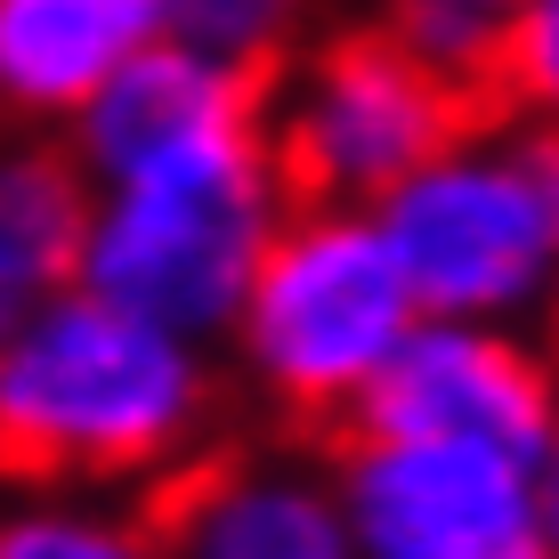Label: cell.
Masks as SVG:
<instances>
[{
  "label": "cell",
  "instance_id": "cell-1",
  "mask_svg": "<svg viewBox=\"0 0 559 559\" xmlns=\"http://www.w3.org/2000/svg\"><path fill=\"white\" fill-rule=\"evenodd\" d=\"M219 421L211 341L66 284L0 341V478L33 495H154Z\"/></svg>",
  "mask_w": 559,
  "mask_h": 559
},
{
  "label": "cell",
  "instance_id": "cell-2",
  "mask_svg": "<svg viewBox=\"0 0 559 559\" xmlns=\"http://www.w3.org/2000/svg\"><path fill=\"white\" fill-rule=\"evenodd\" d=\"M284 211L293 195L267 154V114L203 130L114 179H90L73 284L139 308L187 341H219Z\"/></svg>",
  "mask_w": 559,
  "mask_h": 559
},
{
  "label": "cell",
  "instance_id": "cell-3",
  "mask_svg": "<svg viewBox=\"0 0 559 559\" xmlns=\"http://www.w3.org/2000/svg\"><path fill=\"white\" fill-rule=\"evenodd\" d=\"M414 284L373 211L293 203L227 317V357L300 430H349L357 397L414 333Z\"/></svg>",
  "mask_w": 559,
  "mask_h": 559
},
{
  "label": "cell",
  "instance_id": "cell-4",
  "mask_svg": "<svg viewBox=\"0 0 559 559\" xmlns=\"http://www.w3.org/2000/svg\"><path fill=\"white\" fill-rule=\"evenodd\" d=\"M373 219L421 317L535 324L559 284V187L544 163V122L527 114H478L454 130L373 203Z\"/></svg>",
  "mask_w": 559,
  "mask_h": 559
},
{
  "label": "cell",
  "instance_id": "cell-5",
  "mask_svg": "<svg viewBox=\"0 0 559 559\" xmlns=\"http://www.w3.org/2000/svg\"><path fill=\"white\" fill-rule=\"evenodd\" d=\"M471 122L478 90L421 66L390 25L317 33L267 73V154L293 203L373 211L406 170H421Z\"/></svg>",
  "mask_w": 559,
  "mask_h": 559
},
{
  "label": "cell",
  "instance_id": "cell-6",
  "mask_svg": "<svg viewBox=\"0 0 559 559\" xmlns=\"http://www.w3.org/2000/svg\"><path fill=\"white\" fill-rule=\"evenodd\" d=\"M324 471L357 559H559L535 503V462L447 438L341 430Z\"/></svg>",
  "mask_w": 559,
  "mask_h": 559
},
{
  "label": "cell",
  "instance_id": "cell-7",
  "mask_svg": "<svg viewBox=\"0 0 559 559\" xmlns=\"http://www.w3.org/2000/svg\"><path fill=\"white\" fill-rule=\"evenodd\" d=\"M349 430L365 438H447L535 462L559 430V357L535 324H478V317H414L390 349L373 390L357 397Z\"/></svg>",
  "mask_w": 559,
  "mask_h": 559
},
{
  "label": "cell",
  "instance_id": "cell-8",
  "mask_svg": "<svg viewBox=\"0 0 559 559\" xmlns=\"http://www.w3.org/2000/svg\"><path fill=\"white\" fill-rule=\"evenodd\" d=\"M146 527L163 559H357L333 471L308 454H195L146 495Z\"/></svg>",
  "mask_w": 559,
  "mask_h": 559
},
{
  "label": "cell",
  "instance_id": "cell-9",
  "mask_svg": "<svg viewBox=\"0 0 559 559\" xmlns=\"http://www.w3.org/2000/svg\"><path fill=\"white\" fill-rule=\"evenodd\" d=\"M146 41H163L154 0H0V122L16 139H66Z\"/></svg>",
  "mask_w": 559,
  "mask_h": 559
},
{
  "label": "cell",
  "instance_id": "cell-10",
  "mask_svg": "<svg viewBox=\"0 0 559 559\" xmlns=\"http://www.w3.org/2000/svg\"><path fill=\"white\" fill-rule=\"evenodd\" d=\"M252 114H267V82H252L236 66H211V57L179 49V41H146L98 98L73 114L66 154L82 163V179H114V170L146 163V154L187 146L227 122H252Z\"/></svg>",
  "mask_w": 559,
  "mask_h": 559
},
{
  "label": "cell",
  "instance_id": "cell-11",
  "mask_svg": "<svg viewBox=\"0 0 559 559\" xmlns=\"http://www.w3.org/2000/svg\"><path fill=\"white\" fill-rule=\"evenodd\" d=\"M82 219H90V179L66 154V139L0 146V341L73 284Z\"/></svg>",
  "mask_w": 559,
  "mask_h": 559
},
{
  "label": "cell",
  "instance_id": "cell-12",
  "mask_svg": "<svg viewBox=\"0 0 559 559\" xmlns=\"http://www.w3.org/2000/svg\"><path fill=\"white\" fill-rule=\"evenodd\" d=\"M154 16H163V41L267 82V73L308 41L317 0H154Z\"/></svg>",
  "mask_w": 559,
  "mask_h": 559
},
{
  "label": "cell",
  "instance_id": "cell-13",
  "mask_svg": "<svg viewBox=\"0 0 559 559\" xmlns=\"http://www.w3.org/2000/svg\"><path fill=\"white\" fill-rule=\"evenodd\" d=\"M0 559H163V544L114 495H25L0 511Z\"/></svg>",
  "mask_w": 559,
  "mask_h": 559
},
{
  "label": "cell",
  "instance_id": "cell-14",
  "mask_svg": "<svg viewBox=\"0 0 559 559\" xmlns=\"http://www.w3.org/2000/svg\"><path fill=\"white\" fill-rule=\"evenodd\" d=\"M487 90L503 98V114L559 122V0H519L503 16L487 57Z\"/></svg>",
  "mask_w": 559,
  "mask_h": 559
},
{
  "label": "cell",
  "instance_id": "cell-15",
  "mask_svg": "<svg viewBox=\"0 0 559 559\" xmlns=\"http://www.w3.org/2000/svg\"><path fill=\"white\" fill-rule=\"evenodd\" d=\"M381 25H390L397 41L421 57V66H438L447 82L487 90V57H495V33H503V25L454 9V0H390V16H381Z\"/></svg>",
  "mask_w": 559,
  "mask_h": 559
},
{
  "label": "cell",
  "instance_id": "cell-16",
  "mask_svg": "<svg viewBox=\"0 0 559 559\" xmlns=\"http://www.w3.org/2000/svg\"><path fill=\"white\" fill-rule=\"evenodd\" d=\"M535 503H544V527H551V551H559V430L535 454Z\"/></svg>",
  "mask_w": 559,
  "mask_h": 559
},
{
  "label": "cell",
  "instance_id": "cell-17",
  "mask_svg": "<svg viewBox=\"0 0 559 559\" xmlns=\"http://www.w3.org/2000/svg\"><path fill=\"white\" fill-rule=\"evenodd\" d=\"M535 333H544V349L559 357V284H551V300H544V317H535Z\"/></svg>",
  "mask_w": 559,
  "mask_h": 559
},
{
  "label": "cell",
  "instance_id": "cell-18",
  "mask_svg": "<svg viewBox=\"0 0 559 559\" xmlns=\"http://www.w3.org/2000/svg\"><path fill=\"white\" fill-rule=\"evenodd\" d=\"M454 9H471V16H487V25H503V16L519 9V0H454Z\"/></svg>",
  "mask_w": 559,
  "mask_h": 559
}]
</instances>
